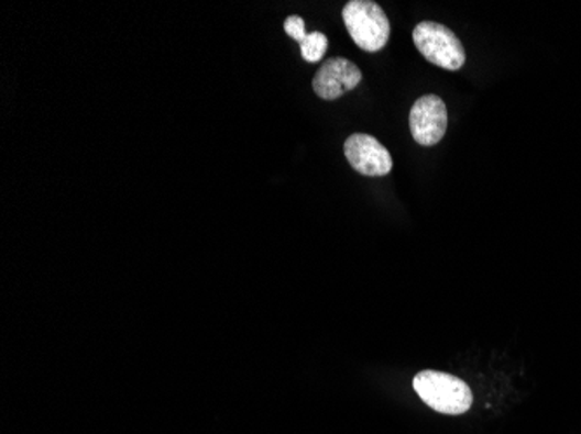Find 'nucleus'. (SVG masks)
Wrapping results in <instances>:
<instances>
[{
  "instance_id": "7ed1b4c3",
  "label": "nucleus",
  "mask_w": 581,
  "mask_h": 434,
  "mask_svg": "<svg viewBox=\"0 0 581 434\" xmlns=\"http://www.w3.org/2000/svg\"><path fill=\"white\" fill-rule=\"evenodd\" d=\"M413 41L421 56L437 67L457 71L465 65V47L448 26L436 21H421L413 30Z\"/></svg>"
},
{
  "instance_id": "f03ea898",
  "label": "nucleus",
  "mask_w": 581,
  "mask_h": 434,
  "mask_svg": "<svg viewBox=\"0 0 581 434\" xmlns=\"http://www.w3.org/2000/svg\"><path fill=\"white\" fill-rule=\"evenodd\" d=\"M343 21L352 41L368 53L382 51L391 38L388 18L373 0H350L343 8Z\"/></svg>"
},
{
  "instance_id": "6e6552de",
  "label": "nucleus",
  "mask_w": 581,
  "mask_h": 434,
  "mask_svg": "<svg viewBox=\"0 0 581 434\" xmlns=\"http://www.w3.org/2000/svg\"><path fill=\"white\" fill-rule=\"evenodd\" d=\"M284 30H286V34L289 35L290 38H295L296 42H302L307 38V29H305V21L304 18L299 16H289L286 21H284Z\"/></svg>"
},
{
  "instance_id": "0eeeda50",
  "label": "nucleus",
  "mask_w": 581,
  "mask_h": 434,
  "mask_svg": "<svg viewBox=\"0 0 581 434\" xmlns=\"http://www.w3.org/2000/svg\"><path fill=\"white\" fill-rule=\"evenodd\" d=\"M328 37L320 32H311L307 35L299 47H302V56H304L305 62L317 63L320 59L325 58L326 51H328Z\"/></svg>"
},
{
  "instance_id": "423d86ee",
  "label": "nucleus",
  "mask_w": 581,
  "mask_h": 434,
  "mask_svg": "<svg viewBox=\"0 0 581 434\" xmlns=\"http://www.w3.org/2000/svg\"><path fill=\"white\" fill-rule=\"evenodd\" d=\"M362 71L358 65L346 58H331L319 68L314 77V91L326 101L338 100L361 84Z\"/></svg>"
},
{
  "instance_id": "f257e3e1",
  "label": "nucleus",
  "mask_w": 581,
  "mask_h": 434,
  "mask_svg": "<svg viewBox=\"0 0 581 434\" xmlns=\"http://www.w3.org/2000/svg\"><path fill=\"white\" fill-rule=\"evenodd\" d=\"M413 386L418 397L440 414L460 415L472 409V391L460 377L437 370H424L415 377Z\"/></svg>"
},
{
  "instance_id": "20e7f679",
  "label": "nucleus",
  "mask_w": 581,
  "mask_h": 434,
  "mask_svg": "<svg viewBox=\"0 0 581 434\" xmlns=\"http://www.w3.org/2000/svg\"><path fill=\"white\" fill-rule=\"evenodd\" d=\"M409 129L418 145H437L448 129V108L445 101L436 94L421 96L409 113Z\"/></svg>"
},
{
  "instance_id": "39448f33",
  "label": "nucleus",
  "mask_w": 581,
  "mask_h": 434,
  "mask_svg": "<svg viewBox=\"0 0 581 434\" xmlns=\"http://www.w3.org/2000/svg\"><path fill=\"white\" fill-rule=\"evenodd\" d=\"M343 149H346V157L352 169L358 170L362 176L380 178L391 173L394 166L388 149L370 134H352L346 141Z\"/></svg>"
}]
</instances>
